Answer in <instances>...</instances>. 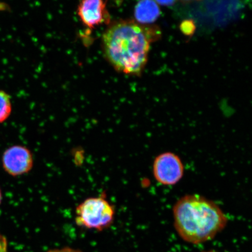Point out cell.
Wrapping results in <instances>:
<instances>
[{
	"label": "cell",
	"instance_id": "6da1fadb",
	"mask_svg": "<svg viewBox=\"0 0 252 252\" xmlns=\"http://www.w3.org/2000/svg\"><path fill=\"white\" fill-rule=\"evenodd\" d=\"M158 28L120 20L110 25L102 36L104 55L118 71L140 75L144 70L151 44L158 40Z\"/></svg>",
	"mask_w": 252,
	"mask_h": 252
},
{
	"label": "cell",
	"instance_id": "7a4b0ae2",
	"mask_svg": "<svg viewBox=\"0 0 252 252\" xmlns=\"http://www.w3.org/2000/svg\"><path fill=\"white\" fill-rule=\"evenodd\" d=\"M176 231L188 243L211 240L225 228L228 218L216 203L200 195L187 194L173 208Z\"/></svg>",
	"mask_w": 252,
	"mask_h": 252
},
{
	"label": "cell",
	"instance_id": "3957f363",
	"mask_svg": "<svg viewBox=\"0 0 252 252\" xmlns=\"http://www.w3.org/2000/svg\"><path fill=\"white\" fill-rule=\"evenodd\" d=\"M115 210L103 194L99 197H90L75 209V221L80 227L103 231L114 221Z\"/></svg>",
	"mask_w": 252,
	"mask_h": 252
},
{
	"label": "cell",
	"instance_id": "277c9868",
	"mask_svg": "<svg viewBox=\"0 0 252 252\" xmlns=\"http://www.w3.org/2000/svg\"><path fill=\"white\" fill-rule=\"evenodd\" d=\"M153 174L159 184L174 185L184 176L185 168L180 157L171 152L158 156L153 163Z\"/></svg>",
	"mask_w": 252,
	"mask_h": 252
},
{
	"label": "cell",
	"instance_id": "5b68a950",
	"mask_svg": "<svg viewBox=\"0 0 252 252\" xmlns=\"http://www.w3.org/2000/svg\"><path fill=\"white\" fill-rule=\"evenodd\" d=\"M2 163L3 168L9 175L14 177L23 175L33 168V154L27 147L16 145L4 151Z\"/></svg>",
	"mask_w": 252,
	"mask_h": 252
},
{
	"label": "cell",
	"instance_id": "8992f818",
	"mask_svg": "<svg viewBox=\"0 0 252 252\" xmlns=\"http://www.w3.org/2000/svg\"><path fill=\"white\" fill-rule=\"evenodd\" d=\"M77 12L82 23L89 29L108 23L109 14L105 1L102 0H84L78 6Z\"/></svg>",
	"mask_w": 252,
	"mask_h": 252
},
{
	"label": "cell",
	"instance_id": "52a82bcc",
	"mask_svg": "<svg viewBox=\"0 0 252 252\" xmlns=\"http://www.w3.org/2000/svg\"><path fill=\"white\" fill-rule=\"evenodd\" d=\"M134 15L138 24H152L159 17V5L154 1H140L135 5Z\"/></svg>",
	"mask_w": 252,
	"mask_h": 252
},
{
	"label": "cell",
	"instance_id": "ba28073f",
	"mask_svg": "<svg viewBox=\"0 0 252 252\" xmlns=\"http://www.w3.org/2000/svg\"><path fill=\"white\" fill-rule=\"evenodd\" d=\"M12 112L10 96L5 91L0 90V124L6 121Z\"/></svg>",
	"mask_w": 252,
	"mask_h": 252
},
{
	"label": "cell",
	"instance_id": "9c48e42d",
	"mask_svg": "<svg viewBox=\"0 0 252 252\" xmlns=\"http://www.w3.org/2000/svg\"><path fill=\"white\" fill-rule=\"evenodd\" d=\"M181 30L185 34H187V35H190L194 32L195 26L192 21H187L181 25Z\"/></svg>",
	"mask_w": 252,
	"mask_h": 252
},
{
	"label": "cell",
	"instance_id": "30bf717a",
	"mask_svg": "<svg viewBox=\"0 0 252 252\" xmlns=\"http://www.w3.org/2000/svg\"><path fill=\"white\" fill-rule=\"evenodd\" d=\"M0 252H8L7 239L0 233Z\"/></svg>",
	"mask_w": 252,
	"mask_h": 252
},
{
	"label": "cell",
	"instance_id": "8fae6325",
	"mask_svg": "<svg viewBox=\"0 0 252 252\" xmlns=\"http://www.w3.org/2000/svg\"><path fill=\"white\" fill-rule=\"evenodd\" d=\"M47 252H82L80 250H75L71 248H64L62 249H55V250H50Z\"/></svg>",
	"mask_w": 252,
	"mask_h": 252
},
{
	"label": "cell",
	"instance_id": "7c38bea8",
	"mask_svg": "<svg viewBox=\"0 0 252 252\" xmlns=\"http://www.w3.org/2000/svg\"><path fill=\"white\" fill-rule=\"evenodd\" d=\"M2 198V193H1V189H0V204H1V203Z\"/></svg>",
	"mask_w": 252,
	"mask_h": 252
},
{
	"label": "cell",
	"instance_id": "4fadbf2b",
	"mask_svg": "<svg viewBox=\"0 0 252 252\" xmlns=\"http://www.w3.org/2000/svg\"><path fill=\"white\" fill-rule=\"evenodd\" d=\"M209 252H216V251H210Z\"/></svg>",
	"mask_w": 252,
	"mask_h": 252
}]
</instances>
